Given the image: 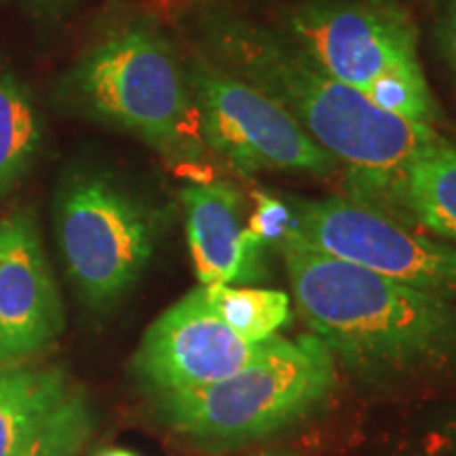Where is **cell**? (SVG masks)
Wrapping results in <instances>:
<instances>
[{"label":"cell","mask_w":456,"mask_h":456,"mask_svg":"<svg viewBox=\"0 0 456 456\" xmlns=\"http://www.w3.org/2000/svg\"><path fill=\"white\" fill-rule=\"evenodd\" d=\"M197 53L283 108L345 169L349 199L368 201L444 135L334 81L281 30L224 3L192 17Z\"/></svg>","instance_id":"cell-1"},{"label":"cell","mask_w":456,"mask_h":456,"mask_svg":"<svg viewBox=\"0 0 456 456\" xmlns=\"http://www.w3.org/2000/svg\"><path fill=\"white\" fill-rule=\"evenodd\" d=\"M277 252L298 315L362 383L456 380V302L319 252L289 232Z\"/></svg>","instance_id":"cell-2"},{"label":"cell","mask_w":456,"mask_h":456,"mask_svg":"<svg viewBox=\"0 0 456 456\" xmlns=\"http://www.w3.org/2000/svg\"><path fill=\"white\" fill-rule=\"evenodd\" d=\"M61 95L83 117L134 135L175 165L212 161L186 64L157 28H118L78 57Z\"/></svg>","instance_id":"cell-3"},{"label":"cell","mask_w":456,"mask_h":456,"mask_svg":"<svg viewBox=\"0 0 456 456\" xmlns=\"http://www.w3.org/2000/svg\"><path fill=\"white\" fill-rule=\"evenodd\" d=\"M283 34L334 81L410 121L442 125L412 15L395 0H300Z\"/></svg>","instance_id":"cell-4"},{"label":"cell","mask_w":456,"mask_h":456,"mask_svg":"<svg viewBox=\"0 0 456 456\" xmlns=\"http://www.w3.org/2000/svg\"><path fill=\"white\" fill-rule=\"evenodd\" d=\"M336 359L315 334L265 340L260 357L218 383L155 395L157 419L203 446H241L298 423L332 391Z\"/></svg>","instance_id":"cell-5"},{"label":"cell","mask_w":456,"mask_h":456,"mask_svg":"<svg viewBox=\"0 0 456 456\" xmlns=\"http://www.w3.org/2000/svg\"><path fill=\"white\" fill-rule=\"evenodd\" d=\"M55 228L66 273L89 309L121 302L151 265L165 214L104 169H77L55 195Z\"/></svg>","instance_id":"cell-6"},{"label":"cell","mask_w":456,"mask_h":456,"mask_svg":"<svg viewBox=\"0 0 456 456\" xmlns=\"http://www.w3.org/2000/svg\"><path fill=\"white\" fill-rule=\"evenodd\" d=\"M212 161L239 175L262 171L332 178L340 163L258 89L195 53L184 61Z\"/></svg>","instance_id":"cell-7"},{"label":"cell","mask_w":456,"mask_h":456,"mask_svg":"<svg viewBox=\"0 0 456 456\" xmlns=\"http://www.w3.org/2000/svg\"><path fill=\"white\" fill-rule=\"evenodd\" d=\"M289 235L336 258L456 302V248L349 197L285 199Z\"/></svg>","instance_id":"cell-8"},{"label":"cell","mask_w":456,"mask_h":456,"mask_svg":"<svg viewBox=\"0 0 456 456\" xmlns=\"http://www.w3.org/2000/svg\"><path fill=\"white\" fill-rule=\"evenodd\" d=\"M262 349L265 342H248L222 322L199 285L151 323L131 372L152 395L192 391L249 366Z\"/></svg>","instance_id":"cell-9"},{"label":"cell","mask_w":456,"mask_h":456,"mask_svg":"<svg viewBox=\"0 0 456 456\" xmlns=\"http://www.w3.org/2000/svg\"><path fill=\"white\" fill-rule=\"evenodd\" d=\"M64 305L30 212L0 220V357L41 353L64 330Z\"/></svg>","instance_id":"cell-10"},{"label":"cell","mask_w":456,"mask_h":456,"mask_svg":"<svg viewBox=\"0 0 456 456\" xmlns=\"http://www.w3.org/2000/svg\"><path fill=\"white\" fill-rule=\"evenodd\" d=\"M186 241L201 285H248L266 277V248L245 218L241 191L226 180H192L180 191Z\"/></svg>","instance_id":"cell-11"},{"label":"cell","mask_w":456,"mask_h":456,"mask_svg":"<svg viewBox=\"0 0 456 456\" xmlns=\"http://www.w3.org/2000/svg\"><path fill=\"white\" fill-rule=\"evenodd\" d=\"M363 203L456 248V146L442 138Z\"/></svg>","instance_id":"cell-12"},{"label":"cell","mask_w":456,"mask_h":456,"mask_svg":"<svg viewBox=\"0 0 456 456\" xmlns=\"http://www.w3.org/2000/svg\"><path fill=\"white\" fill-rule=\"evenodd\" d=\"M72 391L61 368L0 370V456H13Z\"/></svg>","instance_id":"cell-13"},{"label":"cell","mask_w":456,"mask_h":456,"mask_svg":"<svg viewBox=\"0 0 456 456\" xmlns=\"http://www.w3.org/2000/svg\"><path fill=\"white\" fill-rule=\"evenodd\" d=\"M41 142V117L30 94L13 74L0 72V197L21 184Z\"/></svg>","instance_id":"cell-14"},{"label":"cell","mask_w":456,"mask_h":456,"mask_svg":"<svg viewBox=\"0 0 456 456\" xmlns=\"http://www.w3.org/2000/svg\"><path fill=\"white\" fill-rule=\"evenodd\" d=\"M205 298L232 332L248 342H265L289 319V296L277 289L203 285Z\"/></svg>","instance_id":"cell-15"},{"label":"cell","mask_w":456,"mask_h":456,"mask_svg":"<svg viewBox=\"0 0 456 456\" xmlns=\"http://www.w3.org/2000/svg\"><path fill=\"white\" fill-rule=\"evenodd\" d=\"M94 431V410L83 391H72L13 456H74Z\"/></svg>","instance_id":"cell-16"},{"label":"cell","mask_w":456,"mask_h":456,"mask_svg":"<svg viewBox=\"0 0 456 456\" xmlns=\"http://www.w3.org/2000/svg\"><path fill=\"white\" fill-rule=\"evenodd\" d=\"M248 224L262 243L277 248V243L289 232L292 209H289L285 199H279L277 195H266V192H258V195H256V209L248 218Z\"/></svg>","instance_id":"cell-17"},{"label":"cell","mask_w":456,"mask_h":456,"mask_svg":"<svg viewBox=\"0 0 456 456\" xmlns=\"http://www.w3.org/2000/svg\"><path fill=\"white\" fill-rule=\"evenodd\" d=\"M436 41L444 64L456 85V0H446L436 26Z\"/></svg>","instance_id":"cell-18"},{"label":"cell","mask_w":456,"mask_h":456,"mask_svg":"<svg viewBox=\"0 0 456 456\" xmlns=\"http://www.w3.org/2000/svg\"><path fill=\"white\" fill-rule=\"evenodd\" d=\"M442 444L456 456V416L442 425Z\"/></svg>","instance_id":"cell-19"},{"label":"cell","mask_w":456,"mask_h":456,"mask_svg":"<svg viewBox=\"0 0 456 456\" xmlns=\"http://www.w3.org/2000/svg\"><path fill=\"white\" fill-rule=\"evenodd\" d=\"M100 456H135V454L123 448H112V450H106V452H102Z\"/></svg>","instance_id":"cell-20"},{"label":"cell","mask_w":456,"mask_h":456,"mask_svg":"<svg viewBox=\"0 0 456 456\" xmlns=\"http://www.w3.org/2000/svg\"><path fill=\"white\" fill-rule=\"evenodd\" d=\"M4 366H9V363H7V362H4V359H3V357H0V370H3Z\"/></svg>","instance_id":"cell-21"}]
</instances>
